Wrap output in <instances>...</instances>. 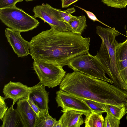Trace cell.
Here are the masks:
<instances>
[{
    "label": "cell",
    "instance_id": "cell-1",
    "mask_svg": "<svg viewBox=\"0 0 127 127\" xmlns=\"http://www.w3.org/2000/svg\"><path fill=\"white\" fill-rule=\"evenodd\" d=\"M90 38L71 31L51 28L32 37L29 42L30 54L34 61L67 65L74 58L88 53Z\"/></svg>",
    "mask_w": 127,
    "mask_h": 127
},
{
    "label": "cell",
    "instance_id": "cell-2",
    "mask_svg": "<svg viewBox=\"0 0 127 127\" xmlns=\"http://www.w3.org/2000/svg\"><path fill=\"white\" fill-rule=\"evenodd\" d=\"M74 71L67 73L59 89L82 99L116 106L127 103V91L114 84Z\"/></svg>",
    "mask_w": 127,
    "mask_h": 127
},
{
    "label": "cell",
    "instance_id": "cell-3",
    "mask_svg": "<svg viewBox=\"0 0 127 127\" xmlns=\"http://www.w3.org/2000/svg\"><path fill=\"white\" fill-rule=\"evenodd\" d=\"M96 33L102 40L100 49L94 57L117 86L127 91V85L119 73L116 62V36L120 33L115 28L96 27Z\"/></svg>",
    "mask_w": 127,
    "mask_h": 127
},
{
    "label": "cell",
    "instance_id": "cell-4",
    "mask_svg": "<svg viewBox=\"0 0 127 127\" xmlns=\"http://www.w3.org/2000/svg\"><path fill=\"white\" fill-rule=\"evenodd\" d=\"M0 19L5 25L21 32L32 30L40 23L33 17L16 6L0 9Z\"/></svg>",
    "mask_w": 127,
    "mask_h": 127
},
{
    "label": "cell",
    "instance_id": "cell-5",
    "mask_svg": "<svg viewBox=\"0 0 127 127\" xmlns=\"http://www.w3.org/2000/svg\"><path fill=\"white\" fill-rule=\"evenodd\" d=\"M67 65L74 71L113 84L112 80L106 76L104 70L94 56L89 52L74 58Z\"/></svg>",
    "mask_w": 127,
    "mask_h": 127
},
{
    "label": "cell",
    "instance_id": "cell-6",
    "mask_svg": "<svg viewBox=\"0 0 127 127\" xmlns=\"http://www.w3.org/2000/svg\"><path fill=\"white\" fill-rule=\"evenodd\" d=\"M61 65L55 63L34 61V70L39 82L48 88H53L59 85L64 78L66 71Z\"/></svg>",
    "mask_w": 127,
    "mask_h": 127
},
{
    "label": "cell",
    "instance_id": "cell-7",
    "mask_svg": "<svg viewBox=\"0 0 127 127\" xmlns=\"http://www.w3.org/2000/svg\"><path fill=\"white\" fill-rule=\"evenodd\" d=\"M57 9L48 4L43 3L33 7V17L40 18L48 24L52 29L60 32H71L70 26L60 17Z\"/></svg>",
    "mask_w": 127,
    "mask_h": 127
},
{
    "label": "cell",
    "instance_id": "cell-8",
    "mask_svg": "<svg viewBox=\"0 0 127 127\" xmlns=\"http://www.w3.org/2000/svg\"><path fill=\"white\" fill-rule=\"evenodd\" d=\"M56 98L58 107L62 108L61 112L72 110L85 112L93 111L82 99L60 89L56 92Z\"/></svg>",
    "mask_w": 127,
    "mask_h": 127
},
{
    "label": "cell",
    "instance_id": "cell-9",
    "mask_svg": "<svg viewBox=\"0 0 127 127\" xmlns=\"http://www.w3.org/2000/svg\"><path fill=\"white\" fill-rule=\"evenodd\" d=\"M19 31L9 28L5 30L8 41L18 57L26 56L30 54L29 42L25 40Z\"/></svg>",
    "mask_w": 127,
    "mask_h": 127
},
{
    "label": "cell",
    "instance_id": "cell-10",
    "mask_svg": "<svg viewBox=\"0 0 127 127\" xmlns=\"http://www.w3.org/2000/svg\"><path fill=\"white\" fill-rule=\"evenodd\" d=\"M33 86L28 87L19 82H14L10 81L4 85L2 92L4 95L5 99L9 98L13 100L12 106L13 107L19 99L27 98Z\"/></svg>",
    "mask_w": 127,
    "mask_h": 127
},
{
    "label": "cell",
    "instance_id": "cell-11",
    "mask_svg": "<svg viewBox=\"0 0 127 127\" xmlns=\"http://www.w3.org/2000/svg\"><path fill=\"white\" fill-rule=\"evenodd\" d=\"M16 109L22 120L24 127H34L37 117L32 108L27 98L18 100Z\"/></svg>",
    "mask_w": 127,
    "mask_h": 127
},
{
    "label": "cell",
    "instance_id": "cell-12",
    "mask_svg": "<svg viewBox=\"0 0 127 127\" xmlns=\"http://www.w3.org/2000/svg\"><path fill=\"white\" fill-rule=\"evenodd\" d=\"M117 65L122 79L127 85V39L118 43L116 49Z\"/></svg>",
    "mask_w": 127,
    "mask_h": 127
},
{
    "label": "cell",
    "instance_id": "cell-13",
    "mask_svg": "<svg viewBox=\"0 0 127 127\" xmlns=\"http://www.w3.org/2000/svg\"><path fill=\"white\" fill-rule=\"evenodd\" d=\"M61 112L63 113L59 120L62 127H80L84 122L82 115L87 113L72 110H66Z\"/></svg>",
    "mask_w": 127,
    "mask_h": 127
},
{
    "label": "cell",
    "instance_id": "cell-14",
    "mask_svg": "<svg viewBox=\"0 0 127 127\" xmlns=\"http://www.w3.org/2000/svg\"><path fill=\"white\" fill-rule=\"evenodd\" d=\"M45 87L39 82L33 86L29 95L39 108L48 110L49 93L46 90Z\"/></svg>",
    "mask_w": 127,
    "mask_h": 127
},
{
    "label": "cell",
    "instance_id": "cell-15",
    "mask_svg": "<svg viewBox=\"0 0 127 127\" xmlns=\"http://www.w3.org/2000/svg\"><path fill=\"white\" fill-rule=\"evenodd\" d=\"M1 127H24L22 118L16 109L12 105L8 109L2 120Z\"/></svg>",
    "mask_w": 127,
    "mask_h": 127
},
{
    "label": "cell",
    "instance_id": "cell-16",
    "mask_svg": "<svg viewBox=\"0 0 127 127\" xmlns=\"http://www.w3.org/2000/svg\"><path fill=\"white\" fill-rule=\"evenodd\" d=\"M85 115V127H104V119L102 114L92 111Z\"/></svg>",
    "mask_w": 127,
    "mask_h": 127
},
{
    "label": "cell",
    "instance_id": "cell-17",
    "mask_svg": "<svg viewBox=\"0 0 127 127\" xmlns=\"http://www.w3.org/2000/svg\"><path fill=\"white\" fill-rule=\"evenodd\" d=\"M48 109H43L37 116L34 127H54L57 121L49 114Z\"/></svg>",
    "mask_w": 127,
    "mask_h": 127
},
{
    "label": "cell",
    "instance_id": "cell-18",
    "mask_svg": "<svg viewBox=\"0 0 127 127\" xmlns=\"http://www.w3.org/2000/svg\"><path fill=\"white\" fill-rule=\"evenodd\" d=\"M68 24L71 28V32L79 34H81L87 27L86 17L84 15L73 16Z\"/></svg>",
    "mask_w": 127,
    "mask_h": 127
},
{
    "label": "cell",
    "instance_id": "cell-19",
    "mask_svg": "<svg viewBox=\"0 0 127 127\" xmlns=\"http://www.w3.org/2000/svg\"><path fill=\"white\" fill-rule=\"evenodd\" d=\"M105 106L107 113L112 115L120 120L126 114L125 105L116 106L105 104Z\"/></svg>",
    "mask_w": 127,
    "mask_h": 127
},
{
    "label": "cell",
    "instance_id": "cell-20",
    "mask_svg": "<svg viewBox=\"0 0 127 127\" xmlns=\"http://www.w3.org/2000/svg\"><path fill=\"white\" fill-rule=\"evenodd\" d=\"M85 101L93 111L102 114L106 112L105 104L97 101L88 99H82Z\"/></svg>",
    "mask_w": 127,
    "mask_h": 127
},
{
    "label": "cell",
    "instance_id": "cell-21",
    "mask_svg": "<svg viewBox=\"0 0 127 127\" xmlns=\"http://www.w3.org/2000/svg\"><path fill=\"white\" fill-rule=\"evenodd\" d=\"M108 6L115 8H123L127 5V0H101Z\"/></svg>",
    "mask_w": 127,
    "mask_h": 127
},
{
    "label": "cell",
    "instance_id": "cell-22",
    "mask_svg": "<svg viewBox=\"0 0 127 127\" xmlns=\"http://www.w3.org/2000/svg\"><path fill=\"white\" fill-rule=\"evenodd\" d=\"M120 120L113 116L107 113L104 119V127H118Z\"/></svg>",
    "mask_w": 127,
    "mask_h": 127
},
{
    "label": "cell",
    "instance_id": "cell-23",
    "mask_svg": "<svg viewBox=\"0 0 127 127\" xmlns=\"http://www.w3.org/2000/svg\"><path fill=\"white\" fill-rule=\"evenodd\" d=\"M23 0H0V9L10 8L16 6L17 3Z\"/></svg>",
    "mask_w": 127,
    "mask_h": 127
},
{
    "label": "cell",
    "instance_id": "cell-24",
    "mask_svg": "<svg viewBox=\"0 0 127 127\" xmlns=\"http://www.w3.org/2000/svg\"><path fill=\"white\" fill-rule=\"evenodd\" d=\"M4 98L0 96V119L2 120L5 113L8 110V107L4 101Z\"/></svg>",
    "mask_w": 127,
    "mask_h": 127
},
{
    "label": "cell",
    "instance_id": "cell-25",
    "mask_svg": "<svg viewBox=\"0 0 127 127\" xmlns=\"http://www.w3.org/2000/svg\"><path fill=\"white\" fill-rule=\"evenodd\" d=\"M76 7H77L78 8H79L80 9L82 10H83L87 14L88 16V17L91 20H92L94 21H97L99 22H100V23H101V24H102L103 25L106 26L110 28H112L110 27L109 26H108V25H106L105 24H104V23H103L102 22H101V21L99 20L96 18V17L95 15L92 12H90L89 11H88L85 9L82 8H81L77 6H75Z\"/></svg>",
    "mask_w": 127,
    "mask_h": 127
},
{
    "label": "cell",
    "instance_id": "cell-26",
    "mask_svg": "<svg viewBox=\"0 0 127 127\" xmlns=\"http://www.w3.org/2000/svg\"><path fill=\"white\" fill-rule=\"evenodd\" d=\"M27 98L29 103L32 109L36 113L37 117L39 113L43 109L39 107L38 106L34 103L32 99L30 97L29 95Z\"/></svg>",
    "mask_w": 127,
    "mask_h": 127
},
{
    "label": "cell",
    "instance_id": "cell-27",
    "mask_svg": "<svg viewBox=\"0 0 127 127\" xmlns=\"http://www.w3.org/2000/svg\"><path fill=\"white\" fill-rule=\"evenodd\" d=\"M58 11L60 17L63 19L65 16L71 14L75 11V9L74 7L69 8L66 10L62 11L61 9H58Z\"/></svg>",
    "mask_w": 127,
    "mask_h": 127
},
{
    "label": "cell",
    "instance_id": "cell-28",
    "mask_svg": "<svg viewBox=\"0 0 127 127\" xmlns=\"http://www.w3.org/2000/svg\"><path fill=\"white\" fill-rule=\"evenodd\" d=\"M78 0H61L62 7L66 8L73 3L75 2Z\"/></svg>",
    "mask_w": 127,
    "mask_h": 127
},
{
    "label": "cell",
    "instance_id": "cell-29",
    "mask_svg": "<svg viewBox=\"0 0 127 127\" xmlns=\"http://www.w3.org/2000/svg\"><path fill=\"white\" fill-rule=\"evenodd\" d=\"M73 16L71 14H70L64 17L63 18V19L65 22L68 24L69 22L72 19Z\"/></svg>",
    "mask_w": 127,
    "mask_h": 127
},
{
    "label": "cell",
    "instance_id": "cell-30",
    "mask_svg": "<svg viewBox=\"0 0 127 127\" xmlns=\"http://www.w3.org/2000/svg\"><path fill=\"white\" fill-rule=\"evenodd\" d=\"M54 127H62V126L59 120L57 121L55 123Z\"/></svg>",
    "mask_w": 127,
    "mask_h": 127
},
{
    "label": "cell",
    "instance_id": "cell-31",
    "mask_svg": "<svg viewBox=\"0 0 127 127\" xmlns=\"http://www.w3.org/2000/svg\"><path fill=\"white\" fill-rule=\"evenodd\" d=\"M125 105L126 107V114H127L126 119L127 120V103L125 104Z\"/></svg>",
    "mask_w": 127,
    "mask_h": 127
},
{
    "label": "cell",
    "instance_id": "cell-32",
    "mask_svg": "<svg viewBox=\"0 0 127 127\" xmlns=\"http://www.w3.org/2000/svg\"><path fill=\"white\" fill-rule=\"evenodd\" d=\"M26 1H32L33 0H25Z\"/></svg>",
    "mask_w": 127,
    "mask_h": 127
},
{
    "label": "cell",
    "instance_id": "cell-33",
    "mask_svg": "<svg viewBox=\"0 0 127 127\" xmlns=\"http://www.w3.org/2000/svg\"><path fill=\"white\" fill-rule=\"evenodd\" d=\"M126 34H127V30L126 31Z\"/></svg>",
    "mask_w": 127,
    "mask_h": 127
}]
</instances>
